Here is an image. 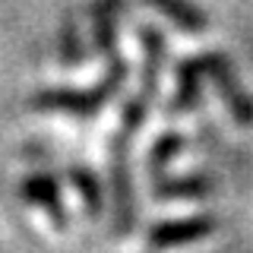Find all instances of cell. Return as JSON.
Listing matches in <instances>:
<instances>
[{"mask_svg": "<svg viewBox=\"0 0 253 253\" xmlns=\"http://www.w3.org/2000/svg\"><path fill=\"white\" fill-rule=\"evenodd\" d=\"M70 180H73L79 200H83L85 215H89L92 221H98L101 212H105V184H101V177L85 162H73V168H70Z\"/></svg>", "mask_w": 253, "mask_h": 253, "instance_id": "11", "label": "cell"}, {"mask_svg": "<svg viewBox=\"0 0 253 253\" xmlns=\"http://www.w3.org/2000/svg\"><path fill=\"white\" fill-rule=\"evenodd\" d=\"M130 67L121 54L108 57V70L89 89H70V85H57V89H42L32 95V111H42V114H70V117H92L124 89Z\"/></svg>", "mask_w": 253, "mask_h": 253, "instance_id": "1", "label": "cell"}, {"mask_svg": "<svg viewBox=\"0 0 253 253\" xmlns=\"http://www.w3.org/2000/svg\"><path fill=\"white\" fill-rule=\"evenodd\" d=\"M142 3L158 10L168 22H174V29L187 32V35H203L209 29V16L193 0H142Z\"/></svg>", "mask_w": 253, "mask_h": 253, "instance_id": "10", "label": "cell"}, {"mask_svg": "<svg viewBox=\"0 0 253 253\" xmlns=\"http://www.w3.org/2000/svg\"><path fill=\"white\" fill-rule=\"evenodd\" d=\"M121 13H124V0H95L89 10L92 42L105 60L117 54V22H121Z\"/></svg>", "mask_w": 253, "mask_h": 253, "instance_id": "9", "label": "cell"}, {"mask_svg": "<svg viewBox=\"0 0 253 253\" xmlns=\"http://www.w3.org/2000/svg\"><path fill=\"white\" fill-rule=\"evenodd\" d=\"M187 149V136L184 133H162L152 146H149V152H146V171H149V177H162V174H168V165L177 158L180 152Z\"/></svg>", "mask_w": 253, "mask_h": 253, "instance_id": "13", "label": "cell"}, {"mask_svg": "<svg viewBox=\"0 0 253 253\" xmlns=\"http://www.w3.org/2000/svg\"><path fill=\"white\" fill-rule=\"evenodd\" d=\"M203 83H209L203 73V63L200 57H187L177 63V73H174V95L168 101V117H177V114H190V111L200 108L203 101Z\"/></svg>", "mask_w": 253, "mask_h": 253, "instance_id": "6", "label": "cell"}, {"mask_svg": "<svg viewBox=\"0 0 253 253\" xmlns=\"http://www.w3.org/2000/svg\"><path fill=\"white\" fill-rule=\"evenodd\" d=\"M19 196H22V203L42 209L47 215V221H51L57 231H67L70 215H67V206H63V190H60V180L54 177L51 171L26 174L22 184H19Z\"/></svg>", "mask_w": 253, "mask_h": 253, "instance_id": "5", "label": "cell"}, {"mask_svg": "<svg viewBox=\"0 0 253 253\" xmlns=\"http://www.w3.org/2000/svg\"><path fill=\"white\" fill-rule=\"evenodd\" d=\"M215 193V177L206 171L193 174H162L152 180V196L155 200H203Z\"/></svg>", "mask_w": 253, "mask_h": 253, "instance_id": "8", "label": "cell"}, {"mask_svg": "<svg viewBox=\"0 0 253 253\" xmlns=\"http://www.w3.org/2000/svg\"><path fill=\"white\" fill-rule=\"evenodd\" d=\"M136 130L117 126L111 139V231L114 237L133 234L136 225V193H133V168H130V146Z\"/></svg>", "mask_w": 253, "mask_h": 253, "instance_id": "2", "label": "cell"}, {"mask_svg": "<svg viewBox=\"0 0 253 253\" xmlns=\"http://www.w3.org/2000/svg\"><path fill=\"white\" fill-rule=\"evenodd\" d=\"M57 60L60 67H83L85 63V42H83V29L73 13H63L60 26H57Z\"/></svg>", "mask_w": 253, "mask_h": 253, "instance_id": "12", "label": "cell"}, {"mask_svg": "<svg viewBox=\"0 0 253 253\" xmlns=\"http://www.w3.org/2000/svg\"><path fill=\"white\" fill-rule=\"evenodd\" d=\"M218 231V218L203 212V215H187V218H168L149 228L146 244L149 250H171V247H187V244L206 241Z\"/></svg>", "mask_w": 253, "mask_h": 253, "instance_id": "4", "label": "cell"}, {"mask_svg": "<svg viewBox=\"0 0 253 253\" xmlns=\"http://www.w3.org/2000/svg\"><path fill=\"white\" fill-rule=\"evenodd\" d=\"M200 63H203V73L209 79V85L218 92L221 105L231 111V117L241 126H253V95L241 85L231 57L225 51H206L200 54Z\"/></svg>", "mask_w": 253, "mask_h": 253, "instance_id": "3", "label": "cell"}, {"mask_svg": "<svg viewBox=\"0 0 253 253\" xmlns=\"http://www.w3.org/2000/svg\"><path fill=\"white\" fill-rule=\"evenodd\" d=\"M139 47H142V73H139V95L149 101L158 95V79H162L165 54H168V42L155 26H139Z\"/></svg>", "mask_w": 253, "mask_h": 253, "instance_id": "7", "label": "cell"}]
</instances>
